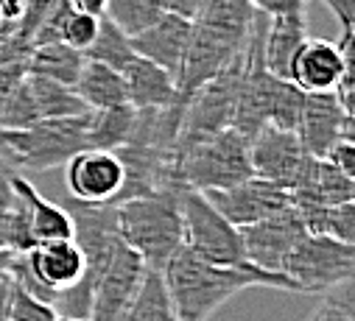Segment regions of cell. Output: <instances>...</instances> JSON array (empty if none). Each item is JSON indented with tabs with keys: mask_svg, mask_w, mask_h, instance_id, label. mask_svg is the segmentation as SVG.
Masks as SVG:
<instances>
[{
	"mask_svg": "<svg viewBox=\"0 0 355 321\" xmlns=\"http://www.w3.org/2000/svg\"><path fill=\"white\" fill-rule=\"evenodd\" d=\"M121 75L126 84V104L137 112H157L182 104L180 90H176V78L143 56H135L121 70Z\"/></svg>",
	"mask_w": 355,
	"mask_h": 321,
	"instance_id": "obj_16",
	"label": "cell"
},
{
	"mask_svg": "<svg viewBox=\"0 0 355 321\" xmlns=\"http://www.w3.org/2000/svg\"><path fill=\"white\" fill-rule=\"evenodd\" d=\"M308 39V26L305 15H283V17H269L263 26L260 37V59L263 67L277 78H288L291 62L302 42Z\"/></svg>",
	"mask_w": 355,
	"mask_h": 321,
	"instance_id": "obj_17",
	"label": "cell"
},
{
	"mask_svg": "<svg viewBox=\"0 0 355 321\" xmlns=\"http://www.w3.org/2000/svg\"><path fill=\"white\" fill-rule=\"evenodd\" d=\"M15 204H17V193L12 187V174L0 168V212H9Z\"/></svg>",
	"mask_w": 355,
	"mask_h": 321,
	"instance_id": "obj_35",
	"label": "cell"
},
{
	"mask_svg": "<svg viewBox=\"0 0 355 321\" xmlns=\"http://www.w3.org/2000/svg\"><path fill=\"white\" fill-rule=\"evenodd\" d=\"M313 159L316 156L302 148L297 131L280 129L275 123H263L249 140L252 176L266 179L283 190H294L300 185Z\"/></svg>",
	"mask_w": 355,
	"mask_h": 321,
	"instance_id": "obj_7",
	"label": "cell"
},
{
	"mask_svg": "<svg viewBox=\"0 0 355 321\" xmlns=\"http://www.w3.org/2000/svg\"><path fill=\"white\" fill-rule=\"evenodd\" d=\"M67 3H70L76 12L93 15V17H104V12H107V0H67Z\"/></svg>",
	"mask_w": 355,
	"mask_h": 321,
	"instance_id": "obj_36",
	"label": "cell"
},
{
	"mask_svg": "<svg viewBox=\"0 0 355 321\" xmlns=\"http://www.w3.org/2000/svg\"><path fill=\"white\" fill-rule=\"evenodd\" d=\"M291 207L297 210V215L302 218L305 229L313 232V235H330L336 240H344V244H352L355 240V210H352V201H344V204H294Z\"/></svg>",
	"mask_w": 355,
	"mask_h": 321,
	"instance_id": "obj_23",
	"label": "cell"
},
{
	"mask_svg": "<svg viewBox=\"0 0 355 321\" xmlns=\"http://www.w3.org/2000/svg\"><path fill=\"white\" fill-rule=\"evenodd\" d=\"M34 277L53 291V299L59 291H67L73 285H78L87 274V257L81 252V246L76 244V237H64V240H45L37 244L28 255H26Z\"/></svg>",
	"mask_w": 355,
	"mask_h": 321,
	"instance_id": "obj_15",
	"label": "cell"
},
{
	"mask_svg": "<svg viewBox=\"0 0 355 321\" xmlns=\"http://www.w3.org/2000/svg\"><path fill=\"white\" fill-rule=\"evenodd\" d=\"M81 64H84V53L73 51L64 42H45V45L31 48V53L26 59V73H34V75L73 87L81 73Z\"/></svg>",
	"mask_w": 355,
	"mask_h": 321,
	"instance_id": "obj_21",
	"label": "cell"
},
{
	"mask_svg": "<svg viewBox=\"0 0 355 321\" xmlns=\"http://www.w3.org/2000/svg\"><path fill=\"white\" fill-rule=\"evenodd\" d=\"M26 82H28V90L34 95L40 120L42 118H76V115L90 112L84 107V101L76 95V90L67 84L51 82V78H42L34 73H26Z\"/></svg>",
	"mask_w": 355,
	"mask_h": 321,
	"instance_id": "obj_24",
	"label": "cell"
},
{
	"mask_svg": "<svg viewBox=\"0 0 355 321\" xmlns=\"http://www.w3.org/2000/svg\"><path fill=\"white\" fill-rule=\"evenodd\" d=\"M173 168L182 185L193 190H224L252 176L249 137L238 129H221L218 134L199 140L173 156Z\"/></svg>",
	"mask_w": 355,
	"mask_h": 321,
	"instance_id": "obj_4",
	"label": "cell"
},
{
	"mask_svg": "<svg viewBox=\"0 0 355 321\" xmlns=\"http://www.w3.org/2000/svg\"><path fill=\"white\" fill-rule=\"evenodd\" d=\"M297 137L311 156L324 159L338 140H352V112L338 101L336 93H305Z\"/></svg>",
	"mask_w": 355,
	"mask_h": 321,
	"instance_id": "obj_10",
	"label": "cell"
},
{
	"mask_svg": "<svg viewBox=\"0 0 355 321\" xmlns=\"http://www.w3.org/2000/svg\"><path fill=\"white\" fill-rule=\"evenodd\" d=\"M143 271H146L143 260L118 240L110 263L104 266V271L93 288L87 321H118L121 313L126 310L129 299L135 296V291L143 279Z\"/></svg>",
	"mask_w": 355,
	"mask_h": 321,
	"instance_id": "obj_11",
	"label": "cell"
},
{
	"mask_svg": "<svg viewBox=\"0 0 355 321\" xmlns=\"http://www.w3.org/2000/svg\"><path fill=\"white\" fill-rule=\"evenodd\" d=\"M0 168H6V163H3V159H0Z\"/></svg>",
	"mask_w": 355,
	"mask_h": 321,
	"instance_id": "obj_40",
	"label": "cell"
},
{
	"mask_svg": "<svg viewBox=\"0 0 355 321\" xmlns=\"http://www.w3.org/2000/svg\"><path fill=\"white\" fill-rule=\"evenodd\" d=\"M191 31H193L191 20H185L180 15H171V12H162L146 31L129 37V42H132V51L137 56L159 64L173 78H180L185 51H188V42H191Z\"/></svg>",
	"mask_w": 355,
	"mask_h": 321,
	"instance_id": "obj_14",
	"label": "cell"
},
{
	"mask_svg": "<svg viewBox=\"0 0 355 321\" xmlns=\"http://www.w3.org/2000/svg\"><path fill=\"white\" fill-rule=\"evenodd\" d=\"M252 9L263 17H283V15H305V0H249Z\"/></svg>",
	"mask_w": 355,
	"mask_h": 321,
	"instance_id": "obj_31",
	"label": "cell"
},
{
	"mask_svg": "<svg viewBox=\"0 0 355 321\" xmlns=\"http://www.w3.org/2000/svg\"><path fill=\"white\" fill-rule=\"evenodd\" d=\"M162 282L176 321H207L224 302L246 288H277L297 293V285L283 271H263L252 263L218 266L185 246L176 249V255L162 266Z\"/></svg>",
	"mask_w": 355,
	"mask_h": 321,
	"instance_id": "obj_1",
	"label": "cell"
},
{
	"mask_svg": "<svg viewBox=\"0 0 355 321\" xmlns=\"http://www.w3.org/2000/svg\"><path fill=\"white\" fill-rule=\"evenodd\" d=\"M0 318H12V321H53L56 313L48 302L37 299L26 288H20L9 271L0 279Z\"/></svg>",
	"mask_w": 355,
	"mask_h": 321,
	"instance_id": "obj_26",
	"label": "cell"
},
{
	"mask_svg": "<svg viewBox=\"0 0 355 321\" xmlns=\"http://www.w3.org/2000/svg\"><path fill=\"white\" fill-rule=\"evenodd\" d=\"M12 187L17 193V199L26 204L28 221H31V232L37 237V244H45V240H64L73 237L76 226H73V215L67 207H59L53 201H48L26 176L12 174Z\"/></svg>",
	"mask_w": 355,
	"mask_h": 321,
	"instance_id": "obj_18",
	"label": "cell"
},
{
	"mask_svg": "<svg viewBox=\"0 0 355 321\" xmlns=\"http://www.w3.org/2000/svg\"><path fill=\"white\" fill-rule=\"evenodd\" d=\"M280 271L297 285V293H322L352 279L355 249L330 235L308 232L288 252Z\"/></svg>",
	"mask_w": 355,
	"mask_h": 321,
	"instance_id": "obj_6",
	"label": "cell"
},
{
	"mask_svg": "<svg viewBox=\"0 0 355 321\" xmlns=\"http://www.w3.org/2000/svg\"><path fill=\"white\" fill-rule=\"evenodd\" d=\"M15 252H6V249H0V279H3V274L9 271V263H12Z\"/></svg>",
	"mask_w": 355,
	"mask_h": 321,
	"instance_id": "obj_38",
	"label": "cell"
},
{
	"mask_svg": "<svg viewBox=\"0 0 355 321\" xmlns=\"http://www.w3.org/2000/svg\"><path fill=\"white\" fill-rule=\"evenodd\" d=\"M322 3L333 12V17L341 26V37H352L355 26V0H322Z\"/></svg>",
	"mask_w": 355,
	"mask_h": 321,
	"instance_id": "obj_33",
	"label": "cell"
},
{
	"mask_svg": "<svg viewBox=\"0 0 355 321\" xmlns=\"http://www.w3.org/2000/svg\"><path fill=\"white\" fill-rule=\"evenodd\" d=\"M104 15L118 28H123L129 37H135L146 31L162 15V6H159V0H107Z\"/></svg>",
	"mask_w": 355,
	"mask_h": 321,
	"instance_id": "obj_27",
	"label": "cell"
},
{
	"mask_svg": "<svg viewBox=\"0 0 355 321\" xmlns=\"http://www.w3.org/2000/svg\"><path fill=\"white\" fill-rule=\"evenodd\" d=\"M137 126V109L129 104L110 107V109H90L87 112V148L118 151L123 148Z\"/></svg>",
	"mask_w": 355,
	"mask_h": 321,
	"instance_id": "obj_20",
	"label": "cell"
},
{
	"mask_svg": "<svg viewBox=\"0 0 355 321\" xmlns=\"http://www.w3.org/2000/svg\"><path fill=\"white\" fill-rule=\"evenodd\" d=\"M308 235L302 218L297 210L288 204L286 210L263 218L257 223L241 226V240H243V255L246 263L263 268V271H280L288 252Z\"/></svg>",
	"mask_w": 355,
	"mask_h": 321,
	"instance_id": "obj_9",
	"label": "cell"
},
{
	"mask_svg": "<svg viewBox=\"0 0 355 321\" xmlns=\"http://www.w3.org/2000/svg\"><path fill=\"white\" fill-rule=\"evenodd\" d=\"M159 6H162V12H171V15H180V17H185V20H196V15L202 12V6H205V0H159Z\"/></svg>",
	"mask_w": 355,
	"mask_h": 321,
	"instance_id": "obj_34",
	"label": "cell"
},
{
	"mask_svg": "<svg viewBox=\"0 0 355 321\" xmlns=\"http://www.w3.org/2000/svg\"><path fill=\"white\" fill-rule=\"evenodd\" d=\"M53 321H87V318H76V315H56Z\"/></svg>",
	"mask_w": 355,
	"mask_h": 321,
	"instance_id": "obj_39",
	"label": "cell"
},
{
	"mask_svg": "<svg viewBox=\"0 0 355 321\" xmlns=\"http://www.w3.org/2000/svg\"><path fill=\"white\" fill-rule=\"evenodd\" d=\"M333 293L316 307V313L308 321H355L352 315V293H349V279L330 288Z\"/></svg>",
	"mask_w": 355,
	"mask_h": 321,
	"instance_id": "obj_30",
	"label": "cell"
},
{
	"mask_svg": "<svg viewBox=\"0 0 355 321\" xmlns=\"http://www.w3.org/2000/svg\"><path fill=\"white\" fill-rule=\"evenodd\" d=\"M118 321H176L165 282H162V271H154V268L143 271V279Z\"/></svg>",
	"mask_w": 355,
	"mask_h": 321,
	"instance_id": "obj_22",
	"label": "cell"
},
{
	"mask_svg": "<svg viewBox=\"0 0 355 321\" xmlns=\"http://www.w3.org/2000/svg\"><path fill=\"white\" fill-rule=\"evenodd\" d=\"M349 48H341L330 39H305L291 62L288 82L302 93H336L341 78L352 73Z\"/></svg>",
	"mask_w": 355,
	"mask_h": 321,
	"instance_id": "obj_13",
	"label": "cell"
},
{
	"mask_svg": "<svg viewBox=\"0 0 355 321\" xmlns=\"http://www.w3.org/2000/svg\"><path fill=\"white\" fill-rule=\"evenodd\" d=\"M180 187H159L135 199H123L115 207V229L121 244L129 246L146 268L162 271V266L182 249V212Z\"/></svg>",
	"mask_w": 355,
	"mask_h": 321,
	"instance_id": "obj_2",
	"label": "cell"
},
{
	"mask_svg": "<svg viewBox=\"0 0 355 321\" xmlns=\"http://www.w3.org/2000/svg\"><path fill=\"white\" fill-rule=\"evenodd\" d=\"M96 31H98V17L84 15V12H76V9H73V12L67 15L64 26H62V37H59V42H64V45H70L73 51L84 53L87 48L93 45Z\"/></svg>",
	"mask_w": 355,
	"mask_h": 321,
	"instance_id": "obj_29",
	"label": "cell"
},
{
	"mask_svg": "<svg viewBox=\"0 0 355 321\" xmlns=\"http://www.w3.org/2000/svg\"><path fill=\"white\" fill-rule=\"evenodd\" d=\"M37 120H40V112H37L34 95L28 90L26 75H23L12 87V93L3 98V104H0V129H26Z\"/></svg>",
	"mask_w": 355,
	"mask_h": 321,
	"instance_id": "obj_28",
	"label": "cell"
},
{
	"mask_svg": "<svg viewBox=\"0 0 355 321\" xmlns=\"http://www.w3.org/2000/svg\"><path fill=\"white\" fill-rule=\"evenodd\" d=\"M180 212L185 249L218 266H246L241 229L232 226L202 190L185 185L180 190Z\"/></svg>",
	"mask_w": 355,
	"mask_h": 321,
	"instance_id": "obj_5",
	"label": "cell"
},
{
	"mask_svg": "<svg viewBox=\"0 0 355 321\" xmlns=\"http://www.w3.org/2000/svg\"><path fill=\"white\" fill-rule=\"evenodd\" d=\"M64 182L73 201L115 204L126 182V168L115 151L81 148L64 163Z\"/></svg>",
	"mask_w": 355,
	"mask_h": 321,
	"instance_id": "obj_8",
	"label": "cell"
},
{
	"mask_svg": "<svg viewBox=\"0 0 355 321\" xmlns=\"http://www.w3.org/2000/svg\"><path fill=\"white\" fill-rule=\"evenodd\" d=\"M324 159H327L330 165H336L341 174L355 176V145H352V140H338V143L324 154Z\"/></svg>",
	"mask_w": 355,
	"mask_h": 321,
	"instance_id": "obj_32",
	"label": "cell"
},
{
	"mask_svg": "<svg viewBox=\"0 0 355 321\" xmlns=\"http://www.w3.org/2000/svg\"><path fill=\"white\" fill-rule=\"evenodd\" d=\"M0 249L9 252V218H6V212H0Z\"/></svg>",
	"mask_w": 355,
	"mask_h": 321,
	"instance_id": "obj_37",
	"label": "cell"
},
{
	"mask_svg": "<svg viewBox=\"0 0 355 321\" xmlns=\"http://www.w3.org/2000/svg\"><path fill=\"white\" fill-rule=\"evenodd\" d=\"M205 196L238 229L257 223V221L269 218V215H275L291 204L288 190L266 182V179H257V176H249L232 187H224V190H205Z\"/></svg>",
	"mask_w": 355,
	"mask_h": 321,
	"instance_id": "obj_12",
	"label": "cell"
},
{
	"mask_svg": "<svg viewBox=\"0 0 355 321\" xmlns=\"http://www.w3.org/2000/svg\"><path fill=\"white\" fill-rule=\"evenodd\" d=\"M137 53L132 51V42H129V34L123 28H118L107 15L98 17V31H96V39L93 45L84 51V59H93V62H101L112 70H123Z\"/></svg>",
	"mask_w": 355,
	"mask_h": 321,
	"instance_id": "obj_25",
	"label": "cell"
},
{
	"mask_svg": "<svg viewBox=\"0 0 355 321\" xmlns=\"http://www.w3.org/2000/svg\"><path fill=\"white\" fill-rule=\"evenodd\" d=\"M87 148V112L42 118L26 129H0V159L23 171H51Z\"/></svg>",
	"mask_w": 355,
	"mask_h": 321,
	"instance_id": "obj_3",
	"label": "cell"
},
{
	"mask_svg": "<svg viewBox=\"0 0 355 321\" xmlns=\"http://www.w3.org/2000/svg\"><path fill=\"white\" fill-rule=\"evenodd\" d=\"M73 90L84 101L87 109H110V107L126 104L123 75L101 62H93V59H84Z\"/></svg>",
	"mask_w": 355,
	"mask_h": 321,
	"instance_id": "obj_19",
	"label": "cell"
}]
</instances>
